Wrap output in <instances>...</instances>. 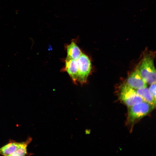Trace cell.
I'll return each mask as SVG.
<instances>
[{
	"label": "cell",
	"mask_w": 156,
	"mask_h": 156,
	"mask_svg": "<svg viewBox=\"0 0 156 156\" xmlns=\"http://www.w3.org/2000/svg\"><path fill=\"white\" fill-rule=\"evenodd\" d=\"M155 107L154 105L144 101L129 107L127 124L132 127L136 122L149 114Z\"/></svg>",
	"instance_id": "cell-1"
},
{
	"label": "cell",
	"mask_w": 156,
	"mask_h": 156,
	"mask_svg": "<svg viewBox=\"0 0 156 156\" xmlns=\"http://www.w3.org/2000/svg\"><path fill=\"white\" fill-rule=\"evenodd\" d=\"M136 70L147 84L156 82V70L153 60L150 57H144Z\"/></svg>",
	"instance_id": "cell-2"
},
{
	"label": "cell",
	"mask_w": 156,
	"mask_h": 156,
	"mask_svg": "<svg viewBox=\"0 0 156 156\" xmlns=\"http://www.w3.org/2000/svg\"><path fill=\"white\" fill-rule=\"evenodd\" d=\"M119 98L128 107L144 101L135 89L128 86L126 83L122 84L120 87Z\"/></svg>",
	"instance_id": "cell-3"
},
{
	"label": "cell",
	"mask_w": 156,
	"mask_h": 156,
	"mask_svg": "<svg viewBox=\"0 0 156 156\" xmlns=\"http://www.w3.org/2000/svg\"><path fill=\"white\" fill-rule=\"evenodd\" d=\"M78 75L77 81L83 84L86 82L92 69L91 63L88 57L82 53L77 60Z\"/></svg>",
	"instance_id": "cell-4"
},
{
	"label": "cell",
	"mask_w": 156,
	"mask_h": 156,
	"mask_svg": "<svg viewBox=\"0 0 156 156\" xmlns=\"http://www.w3.org/2000/svg\"><path fill=\"white\" fill-rule=\"evenodd\" d=\"M62 71L66 72L73 82L76 84L78 75V64L77 60L66 58L65 66Z\"/></svg>",
	"instance_id": "cell-5"
},
{
	"label": "cell",
	"mask_w": 156,
	"mask_h": 156,
	"mask_svg": "<svg viewBox=\"0 0 156 156\" xmlns=\"http://www.w3.org/2000/svg\"><path fill=\"white\" fill-rule=\"evenodd\" d=\"M126 83L134 89H140L147 86V83L136 70L128 76Z\"/></svg>",
	"instance_id": "cell-6"
},
{
	"label": "cell",
	"mask_w": 156,
	"mask_h": 156,
	"mask_svg": "<svg viewBox=\"0 0 156 156\" xmlns=\"http://www.w3.org/2000/svg\"><path fill=\"white\" fill-rule=\"evenodd\" d=\"M67 56L66 58L77 60L82 52L77 44L75 40H73L71 43L66 45Z\"/></svg>",
	"instance_id": "cell-7"
},
{
	"label": "cell",
	"mask_w": 156,
	"mask_h": 156,
	"mask_svg": "<svg viewBox=\"0 0 156 156\" xmlns=\"http://www.w3.org/2000/svg\"><path fill=\"white\" fill-rule=\"evenodd\" d=\"M21 142L10 140L9 143L0 148V155L4 156H11L19 148Z\"/></svg>",
	"instance_id": "cell-8"
},
{
	"label": "cell",
	"mask_w": 156,
	"mask_h": 156,
	"mask_svg": "<svg viewBox=\"0 0 156 156\" xmlns=\"http://www.w3.org/2000/svg\"><path fill=\"white\" fill-rule=\"evenodd\" d=\"M137 93L142 98L143 101L155 106L156 101L153 99L149 89L147 87L138 89H135Z\"/></svg>",
	"instance_id": "cell-9"
},
{
	"label": "cell",
	"mask_w": 156,
	"mask_h": 156,
	"mask_svg": "<svg viewBox=\"0 0 156 156\" xmlns=\"http://www.w3.org/2000/svg\"><path fill=\"white\" fill-rule=\"evenodd\" d=\"M32 140V138L29 137L26 140L21 142L20 145L18 148L11 156H18L29 155L27 151V147Z\"/></svg>",
	"instance_id": "cell-10"
},
{
	"label": "cell",
	"mask_w": 156,
	"mask_h": 156,
	"mask_svg": "<svg viewBox=\"0 0 156 156\" xmlns=\"http://www.w3.org/2000/svg\"><path fill=\"white\" fill-rule=\"evenodd\" d=\"M151 84L149 90L153 99L156 101V82Z\"/></svg>",
	"instance_id": "cell-11"
},
{
	"label": "cell",
	"mask_w": 156,
	"mask_h": 156,
	"mask_svg": "<svg viewBox=\"0 0 156 156\" xmlns=\"http://www.w3.org/2000/svg\"><path fill=\"white\" fill-rule=\"evenodd\" d=\"M85 133L86 134H89L90 133V131L89 130L86 129L85 131Z\"/></svg>",
	"instance_id": "cell-12"
}]
</instances>
